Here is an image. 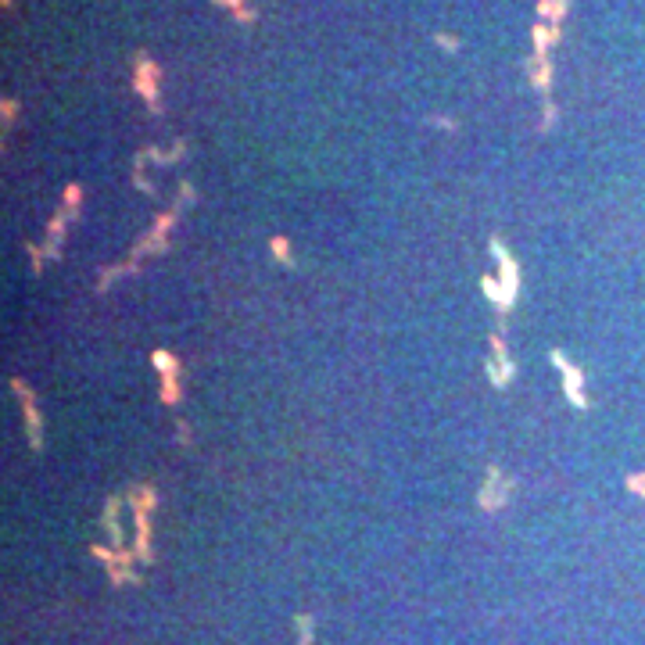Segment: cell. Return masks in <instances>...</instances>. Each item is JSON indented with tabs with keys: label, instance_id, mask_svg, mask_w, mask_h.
I'll list each match as a JSON object with an SVG mask.
<instances>
[{
	"label": "cell",
	"instance_id": "1",
	"mask_svg": "<svg viewBox=\"0 0 645 645\" xmlns=\"http://www.w3.org/2000/svg\"><path fill=\"white\" fill-rule=\"evenodd\" d=\"M492 248H495V258H499V265H502V290H506V305H502V308H509L513 298H517V262H513V255L502 248V240H492Z\"/></svg>",
	"mask_w": 645,
	"mask_h": 645
},
{
	"label": "cell",
	"instance_id": "2",
	"mask_svg": "<svg viewBox=\"0 0 645 645\" xmlns=\"http://www.w3.org/2000/svg\"><path fill=\"white\" fill-rule=\"evenodd\" d=\"M11 387H15V395L22 398V412H26V423H29V441H33V448H44V434H40V416H36V409H33V395L26 391L22 380H11Z\"/></svg>",
	"mask_w": 645,
	"mask_h": 645
},
{
	"label": "cell",
	"instance_id": "3",
	"mask_svg": "<svg viewBox=\"0 0 645 645\" xmlns=\"http://www.w3.org/2000/svg\"><path fill=\"white\" fill-rule=\"evenodd\" d=\"M552 362L563 370V380H567V395H570V402H574V405H588V398H584V391H581V373H577L574 366H567V359H563L559 352H552Z\"/></svg>",
	"mask_w": 645,
	"mask_h": 645
},
{
	"label": "cell",
	"instance_id": "4",
	"mask_svg": "<svg viewBox=\"0 0 645 645\" xmlns=\"http://www.w3.org/2000/svg\"><path fill=\"white\" fill-rule=\"evenodd\" d=\"M154 366H161V377H166V387H161V398H166V402H176L180 387H176V362H173V355L158 352V355H154Z\"/></svg>",
	"mask_w": 645,
	"mask_h": 645
},
{
	"label": "cell",
	"instance_id": "5",
	"mask_svg": "<svg viewBox=\"0 0 645 645\" xmlns=\"http://www.w3.org/2000/svg\"><path fill=\"white\" fill-rule=\"evenodd\" d=\"M492 348H495V373H492V377H495V384H506V380H509V359H506V348H502L499 337L492 341Z\"/></svg>",
	"mask_w": 645,
	"mask_h": 645
},
{
	"label": "cell",
	"instance_id": "6",
	"mask_svg": "<svg viewBox=\"0 0 645 645\" xmlns=\"http://www.w3.org/2000/svg\"><path fill=\"white\" fill-rule=\"evenodd\" d=\"M273 251H276V258H280V262H290V255H287V240H283V237H276V240H273Z\"/></svg>",
	"mask_w": 645,
	"mask_h": 645
},
{
	"label": "cell",
	"instance_id": "7",
	"mask_svg": "<svg viewBox=\"0 0 645 645\" xmlns=\"http://www.w3.org/2000/svg\"><path fill=\"white\" fill-rule=\"evenodd\" d=\"M631 488L645 495V473H634V477H631Z\"/></svg>",
	"mask_w": 645,
	"mask_h": 645
}]
</instances>
